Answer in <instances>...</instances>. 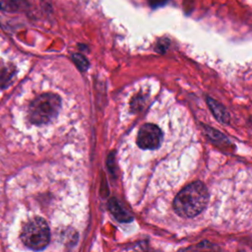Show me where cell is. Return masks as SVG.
Segmentation results:
<instances>
[{
	"label": "cell",
	"mask_w": 252,
	"mask_h": 252,
	"mask_svg": "<svg viewBox=\"0 0 252 252\" xmlns=\"http://www.w3.org/2000/svg\"><path fill=\"white\" fill-rule=\"evenodd\" d=\"M194 135L188 126H173L167 122H144L130 134L126 142V181L132 187L153 195L171 190L187 173L176 160L193 157ZM182 161V159H179Z\"/></svg>",
	"instance_id": "cell-1"
},
{
	"label": "cell",
	"mask_w": 252,
	"mask_h": 252,
	"mask_svg": "<svg viewBox=\"0 0 252 252\" xmlns=\"http://www.w3.org/2000/svg\"><path fill=\"white\" fill-rule=\"evenodd\" d=\"M209 190L201 181L185 186L174 198L173 209L179 217L193 218L200 215L209 204Z\"/></svg>",
	"instance_id": "cell-2"
},
{
	"label": "cell",
	"mask_w": 252,
	"mask_h": 252,
	"mask_svg": "<svg viewBox=\"0 0 252 252\" xmlns=\"http://www.w3.org/2000/svg\"><path fill=\"white\" fill-rule=\"evenodd\" d=\"M62 107V97L55 92L47 91L37 94L28 109L29 120L34 125H44L54 120Z\"/></svg>",
	"instance_id": "cell-3"
},
{
	"label": "cell",
	"mask_w": 252,
	"mask_h": 252,
	"mask_svg": "<svg viewBox=\"0 0 252 252\" xmlns=\"http://www.w3.org/2000/svg\"><path fill=\"white\" fill-rule=\"evenodd\" d=\"M21 239L32 250H43L50 240V230L47 222L39 217L30 220L23 227Z\"/></svg>",
	"instance_id": "cell-4"
},
{
	"label": "cell",
	"mask_w": 252,
	"mask_h": 252,
	"mask_svg": "<svg viewBox=\"0 0 252 252\" xmlns=\"http://www.w3.org/2000/svg\"><path fill=\"white\" fill-rule=\"evenodd\" d=\"M207 102L209 107L211 108L212 112L214 113L215 117L221 123H227L229 120V115L228 112L226 111V109L223 107V105H221L219 101L215 100L212 97H208L207 98Z\"/></svg>",
	"instance_id": "cell-5"
},
{
	"label": "cell",
	"mask_w": 252,
	"mask_h": 252,
	"mask_svg": "<svg viewBox=\"0 0 252 252\" xmlns=\"http://www.w3.org/2000/svg\"><path fill=\"white\" fill-rule=\"evenodd\" d=\"M109 208H110L111 212L113 213V215H114L118 220H123V221H125L126 219L128 220L127 214H126L123 210H121V208H120V206L118 205V203L116 202V200H113V199L110 200V202H109Z\"/></svg>",
	"instance_id": "cell-6"
},
{
	"label": "cell",
	"mask_w": 252,
	"mask_h": 252,
	"mask_svg": "<svg viewBox=\"0 0 252 252\" xmlns=\"http://www.w3.org/2000/svg\"><path fill=\"white\" fill-rule=\"evenodd\" d=\"M74 59L77 62V64H78L80 69L86 70L88 68V61H87V59L85 57H83L81 55H76Z\"/></svg>",
	"instance_id": "cell-7"
},
{
	"label": "cell",
	"mask_w": 252,
	"mask_h": 252,
	"mask_svg": "<svg viewBox=\"0 0 252 252\" xmlns=\"http://www.w3.org/2000/svg\"><path fill=\"white\" fill-rule=\"evenodd\" d=\"M147 1H148L149 5L151 6V8H153V9L161 7L168 2V0H147Z\"/></svg>",
	"instance_id": "cell-8"
},
{
	"label": "cell",
	"mask_w": 252,
	"mask_h": 252,
	"mask_svg": "<svg viewBox=\"0 0 252 252\" xmlns=\"http://www.w3.org/2000/svg\"><path fill=\"white\" fill-rule=\"evenodd\" d=\"M167 46H168V41L166 39H161L158 41V43L157 45V50L159 53H163V52H165V49L167 48Z\"/></svg>",
	"instance_id": "cell-9"
}]
</instances>
